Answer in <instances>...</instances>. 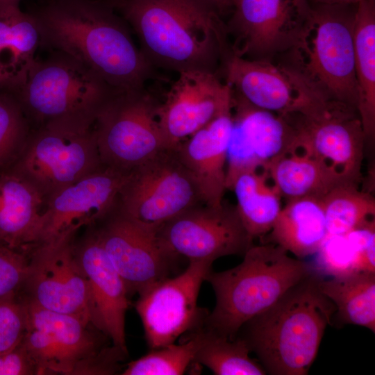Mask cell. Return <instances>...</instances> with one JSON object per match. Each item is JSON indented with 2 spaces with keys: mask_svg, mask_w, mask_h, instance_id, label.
Instances as JSON below:
<instances>
[{
  "mask_svg": "<svg viewBox=\"0 0 375 375\" xmlns=\"http://www.w3.org/2000/svg\"><path fill=\"white\" fill-rule=\"evenodd\" d=\"M232 107L235 112L226 170L228 190L240 174L267 169L274 160L294 149V131L284 116L256 108L233 92Z\"/></svg>",
  "mask_w": 375,
  "mask_h": 375,
  "instance_id": "cell-19",
  "label": "cell"
},
{
  "mask_svg": "<svg viewBox=\"0 0 375 375\" xmlns=\"http://www.w3.org/2000/svg\"><path fill=\"white\" fill-rule=\"evenodd\" d=\"M321 292L335 307L338 321L375 333V273L358 272L319 281Z\"/></svg>",
  "mask_w": 375,
  "mask_h": 375,
  "instance_id": "cell-29",
  "label": "cell"
},
{
  "mask_svg": "<svg viewBox=\"0 0 375 375\" xmlns=\"http://www.w3.org/2000/svg\"><path fill=\"white\" fill-rule=\"evenodd\" d=\"M353 42L357 110L367 140L375 133V0L356 4Z\"/></svg>",
  "mask_w": 375,
  "mask_h": 375,
  "instance_id": "cell-27",
  "label": "cell"
},
{
  "mask_svg": "<svg viewBox=\"0 0 375 375\" xmlns=\"http://www.w3.org/2000/svg\"><path fill=\"white\" fill-rule=\"evenodd\" d=\"M127 351L112 344L81 361L72 375H111L120 369L119 362L124 360Z\"/></svg>",
  "mask_w": 375,
  "mask_h": 375,
  "instance_id": "cell-37",
  "label": "cell"
},
{
  "mask_svg": "<svg viewBox=\"0 0 375 375\" xmlns=\"http://www.w3.org/2000/svg\"><path fill=\"white\" fill-rule=\"evenodd\" d=\"M327 235L322 199L306 197L287 200L264 242L303 258L314 255Z\"/></svg>",
  "mask_w": 375,
  "mask_h": 375,
  "instance_id": "cell-24",
  "label": "cell"
},
{
  "mask_svg": "<svg viewBox=\"0 0 375 375\" xmlns=\"http://www.w3.org/2000/svg\"><path fill=\"white\" fill-rule=\"evenodd\" d=\"M128 174L103 166L53 194L47 200L37 244L74 236L82 226L105 219L117 208Z\"/></svg>",
  "mask_w": 375,
  "mask_h": 375,
  "instance_id": "cell-20",
  "label": "cell"
},
{
  "mask_svg": "<svg viewBox=\"0 0 375 375\" xmlns=\"http://www.w3.org/2000/svg\"><path fill=\"white\" fill-rule=\"evenodd\" d=\"M158 235L172 253L188 262L243 256L253 244L235 206L224 203L193 206L164 224Z\"/></svg>",
  "mask_w": 375,
  "mask_h": 375,
  "instance_id": "cell-14",
  "label": "cell"
},
{
  "mask_svg": "<svg viewBox=\"0 0 375 375\" xmlns=\"http://www.w3.org/2000/svg\"><path fill=\"white\" fill-rule=\"evenodd\" d=\"M266 170L281 197L287 200L322 199L337 186L353 183L326 162L299 149L277 158Z\"/></svg>",
  "mask_w": 375,
  "mask_h": 375,
  "instance_id": "cell-26",
  "label": "cell"
},
{
  "mask_svg": "<svg viewBox=\"0 0 375 375\" xmlns=\"http://www.w3.org/2000/svg\"><path fill=\"white\" fill-rule=\"evenodd\" d=\"M356 4H315L285 62L327 101L357 109L353 28Z\"/></svg>",
  "mask_w": 375,
  "mask_h": 375,
  "instance_id": "cell-5",
  "label": "cell"
},
{
  "mask_svg": "<svg viewBox=\"0 0 375 375\" xmlns=\"http://www.w3.org/2000/svg\"><path fill=\"white\" fill-rule=\"evenodd\" d=\"M284 117L294 131V149L318 158L360 184L366 137L356 108L328 101L308 113Z\"/></svg>",
  "mask_w": 375,
  "mask_h": 375,
  "instance_id": "cell-12",
  "label": "cell"
},
{
  "mask_svg": "<svg viewBox=\"0 0 375 375\" xmlns=\"http://www.w3.org/2000/svg\"><path fill=\"white\" fill-rule=\"evenodd\" d=\"M40 34L32 13L19 6L0 10V88L17 89L36 61Z\"/></svg>",
  "mask_w": 375,
  "mask_h": 375,
  "instance_id": "cell-25",
  "label": "cell"
},
{
  "mask_svg": "<svg viewBox=\"0 0 375 375\" xmlns=\"http://www.w3.org/2000/svg\"><path fill=\"white\" fill-rule=\"evenodd\" d=\"M180 344H169L127 363L122 375H181L193 363L199 345L194 332L185 334Z\"/></svg>",
  "mask_w": 375,
  "mask_h": 375,
  "instance_id": "cell-32",
  "label": "cell"
},
{
  "mask_svg": "<svg viewBox=\"0 0 375 375\" xmlns=\"http://www.w3.org/2000/svg\"><path fill=\"white\" fill-rule=\"evenodd\" d=\"M344 235L358 253L361 270L375 273V219Z\"/></svg>",
  "mask_w": 375,
  "mask_h": 375,
  "instance_id": "cell-38",
  "label": "cell"
},
{
  "mask_svg": "<svg viewBox=\"0 0 375 375\" xmlns=\"http://www.w3.org/2000/svg\"><path fill=\"white\" fill-rule=\"evenodd\" d=\"M232 128L231 108L175 149L194 180L203 203L210 206L219 207L224 203L227 152Z\"/></svg>",
  "mask_w": 375,
  "mask_h": 375,
  "instance_id": "cell-22",
  "label": "cell"
},
{
  "mask_svg": "<svg viewBox=\"0 0 375 375\" xmlns=\"http://www.w3.org/2000/svg\"><path fill=\"white\" fill-rule=\"evenodd\" d=\"M309 0H238L226 25L232 53L267 59L294 43L308 17Z\"/></svg>",
  "mask_w": 375,
  "mask_h": 375,
  "instance_id": "cell-13",
  "label": "cell"
},
{
  "mask_svg": "<svg viewBox=\"0 0 375 375\" xmlns=\"http://www.w3.org/2000/svg\"><path fill=\"white\" fill-rule=\"evenodd\" d=\"M32 14L41 46L72 57L117 91L144 88L153 74L108 0H48Z\"/></svg>",
  "mask_w": 375,
  "mask_h": 375,
  "instance_id": "cell-1",
  "label": "cell"
},
{
  "mask_svg": "<svg viewBox=\"0 0 375 375\" xmlns=\"http://www.w3.org/2000/svg\"><path fill=\"white\" fill-rule=\"evenodd\" d=\"M116 91L78 61L56 51L45 60H36L23 83L10 92L30 124L39 126L62 119L94 122Z\"/></svg>",
  "mask_w": 375,
  "mask_h": 375,
  "instance_id": "cell-6",
  "label": "cell"
},
{
  "mask_svg": "<svg viewBox=\"0 0 375 375\" xmlns=\"http://www.w3.org/2000/svg\"><path fill=\"white\" fill-rule=\"evenodd\" d=\"M241 263L206 277L215 305L203 326L234 339L251 318L275 303L285 292L314 272L310 263L294 258L273 243L253 244Z\"/></svg>",
  "mask_w": 375,
  "mask_h": 375,
  "instance_id": "cell-4",
  "label": "cell"
},
{
  "mask_svg": "<svg viewBox=\"0 0 375 375\" xmlns=\"http://www.w3.org/2000/svg\"><path fill=\"white\" fill-rule=\"evenodd\" d=\"M86 279L90 324L112 344L127 351L125 316L129 305L126 285L101 245L95 232L74 246Z\"/></svg>",
  "mask_w": 375,
  "mask_h": 375,
  "instance_id": "cell-21",
  "label": "cell"
},
{
  "mask_svg": "<svg viewBox=\"0 0 375 375\" xmlns=\"http://www.w3.org/2000/svg\"><path fill=\"white\" fill-rule=\"evenodd\" d=\"M311 264L317 275L331 277L347 275L361 270L359 257L344 235H327Z\"/></svg>",
  "mask_w": 375,
  "mask_h": 375,
  "instance_id": "cell-34",
  "label": "cell"
},
{
  "mask_svg": "<svg viewBox=\"0 0 375 375\" xmlns=\"http://www.w3.org/2000/svg\"><path fill=\"white\" fill-rule=\"evenodd\" d=\"M102 222L94 232L129 297L172 276L180 258L166 247L158 228L132 219L117 206Z\"/></svg>",
  "mask_w": 375,
  "mask_h": 375,
  "instance_id": "cell-11",
  "label": "cell"
},
{
  "mask_svg": "<svg viewBox=\"0 0 375 375\" xmlns=\"http://www.w3.org/2000/svg\"><path fill=\"white\" fill-rule=\"evenodd\" d=\"M236 197L239 217L253 241L271 231L281 208V196L266 169L247 171L234 180L231 188Z\"/></svg>",
  "mask_w": 375,
  "mask_h": 375,
  "instance_id": "cell-28",
  "label": "cell"
},
{
  "mask_svg": "<svg viewBox=\"0 0 375 375\" xmlns=\"http://www.w3.org/2000/svg\"><path fill=\"white\" fill-rule=\"evenodd\" d=\"M26 311L17 296L0 299V352L17 344L26 329Z\"/></svg>",
  "mask_w": 375,
  "mask_h": 375,
  "instance_id": "cell-36",
  "label": "cell"
},
{
  "mask_svg": "<svg viewBox=\"0 0 375 375\" xmlns=\"http://www.w3.org/2000/svg\"><path fill=\"white\" fill-rule=\"evenodd\" d=\"M159 103L144 88L116 91L94 121L102 164L129 173L168 149L160 126Z\"/></svg>",
  "mask_w": 375,
  "mask_h": 375,
  "instance_id": "cell-8",
  "label": "cell"
},
{
  "mask_svg": "<svg viewBox=\"0 0 375 375\" xmlns=\"http://www.w3.org/2000/svg\"><path fill=\"white\" fill-rule=\"evenodd\" d=\"M30 124L15 95L0 88V172L10 168L21 154Z\"/></svg>",
  "mask_w": 375,
  "mask_h": 375,
  "instance_id": "cell-33",
  "label": "cell"
},
{
  "mask_svg": "<svg viewBox=\"0 0 375 375\" xmlns=\"http://www.w3.org/2000/svg\"><path fill=\"white\" fill-rule=\"evenodd\" d=\"M73 238L62 237L33 247L22 289L24 298L38 306L90 324L87 282L75 256Z\"/></svg>",
  "mask_w": 375,
  "mask_h": 375,
  "instance_id": "cell-15",
  "label": "cell"
},
{
  "mask_svg": "<svg viewBox=\"0 0 375 375\" xmlns=\"http://www.w3.org/2000/svg\"><path fill=\"white\" fill-rule=\"evenodd\" d=\"M199 338V345L193 362L206 367L216 375H265L261 364L249 356L246 341L217 334L204 326L193 331Z\"/></svg>",
  "mask_w": 375,
  "mask_h": 375,
  "instance_id": "cell-30",
  "label": "cell"
},
{
  "mask_svg": "<svg viewBox=\"0 0 375 375\" xmlns=\"http://www.w3.org/2000/svg\"><path fill=\"white\" fill-rule=\"evenodd\" d=\"M321 277L313 272L238 333L267 374H308L335 312L334 304L319 290Z\"/></svg>",
  "mask_w": 375,
  "mask_h": 375,
  "instance_id": "cell-3",
  "label": "cell"
},
{
  "mask_svg": "<svg viewBox=\"0 0 375 375\" xmlns=\"http://www.w3.org/2000/svg\"><path fill=\"white\" fill-rule=\"evenodd\" d=\"M21 0H0V10L10 6H19Z\"/></svg>",
  "mask_w": 375,
  "mask_h": 375,
  "instance_id": "cell-42",
  "label": "cell"
},
{
  "mask_svg": "<svg viewBox=\"0 0 375 375\" xmlns=\"http://www.w3.org/2000/svg\"><path fill=\"white\" fill-rule=\"evenodd\" d=\"M22 299L28 326L24 342L44 374L72 375L81 361L106 346L103 337L107 336L92 330V324Z\"/></svg>",
  "mask_w": 375,
  "mask_h": 375,
  "instance_id": "cell-17",
  "label": "cell"
},
{
  "mask_svg": "<svg viewBox=\"0 0 375 375\" xmlns=\"http://www.w3.org/2000/svg\"><path fill=\"white\" fill-rule=\"evenodd\" d=\"M46 199L25 178L6 169L0 172V242L24 251L40 238Z\"/></svg>",
  "mask_w": 375,
  "mask_h": 375,
  "instance_id": "cell-23",
  "label": "cell"
},
{
  "mask_svg": "<svg viewBox=\"0 0 375 375\" xmlns=\"http://www.w3.org/2000/svg\"><path fill=\"white\" fill-rule=\"evenodd\" d=\"M0 375H40L39 368L22 340L0 352Z\"/></svg>",
  "mask_w": 375,
  "mask_h": 375,
  "instance_id": "cell-39",
  "label": "cell"
},
{
  "mask_svg": "<svg viewBox=\"0 0 375 375\" xmlns=\"http://www.w3.org/2000/svg\"><path fill=\"white\" fill-rule=\"evenodd\" d=\"M223 73L236 95L280 115L306 114L328 101L290 67L272 60L248 59L232 53Z\"/></svg>",
  "mask_w": 375,
  "mask_h": 375,
  "instance_id": "cell-16",
  "label": "cell"
},
{
  "mask_svg": "<svg viewBox=\"0 0 375 375\" xmlns=\"http://www.w3.org/2000/svg\"><path fill=\"white\" fill-rule=\"evenodd\" d=\"M209 260L189 261L180 274L156 283L135 303L150 349L174 343L203 326L208 313L197 306L202 283L212 269Z\"/></svg>",
  "mask_w": 375,
  "mask_h": 375,
  "instance_id": "cell-10",
  "label": "cell"
},
{
  "mask_svg": "<svg viewBox=\"0 0 375 375\" xmlns=\"http://www.w3.org/2000/svg\"><path fill=\"white\" fill-rule=\"evenodd\" d=\"M233 92L219 75L199 70L178 73L158 117L168 149H175L199 129L232 108Z\"/></svg>",
  "mask_w": 375,
  "mask_h": 375,
  "instance_id": "cell-18",
  "label": "cell"
},
{
  "mask_svg": "<svg viewBox=\"0 0 375 375\" xmlns=\"http://www.w3.org/2000/svg\"><path fill=\"white\" fill-rule=\"evenodd\" d=\"M312 1L315 4H356L359 0H309Z\"/></svg>",
  "mask_w": 375,
  "mask_h": 375,
  "instance_id": "cell-41",
  "label": "cell"
},
{
  "mask_svg": "<svg viewBox=\"0 0 375 375\" xmlns=\"http://www.w3.org/2000/svg\"><path fill=\"white\" fill-rule=\"evenodd\" d=\"M222 16L231 13L238 0H210Z\"/></svg>",
  "mask_w": 375,
  "mask_h": 375,
  "instance_id": "cell-40",
  "label": "cell"
},
{
  "mask_svg": "<svg viewBox=\"0 0 375 375\" xmlns=\"http://www.w3.org/2000/svg\"><path fill=\"white\" fill-rule=\"evenodd\" d=\"M322 199L328 235H344L375 219V199L359 184H341Z\"/></svg>",
  "mask_w": 375,
  "mask_h": 375,
  "instance_id": "cell-31",
  "label": "cell"
},
{
  "mask_svg": "<svg viewBox=\"0 0 375 375\" xmlns=\"http://www.w3.org/2000/svg\"><path fill=\"white\" fill-rule=\"evenodd\" d=\"M138 37L153 67L219 74L232 53L226 25L210 0H108Z\"/></svg>",
  "mask_w": 375,
  "mask_h": 375,
  "instance_id": "cell-2",
  "label": "cell"
},
{
  "mask_svg": "<svg viewBox=\"0 0 375 375\" xmlns=\"http://www.w3.org/2000/svg\"><path fill=\"white\" fill-rule=\"evenodd\" d=\"M28 268L26 253L0 242V299L19 294L24 284Z\"/></svg>",
  "mask_w": 375,
  "mask_h": 375,
  "instance_id": "cell-35",
  "label": "cell"
},
{
  "mask_svg": "<svg viewBox=\"0 0 375 375\" xmlns=\"http://www.w3.org/2000/svg\"><path fill=\"white\" fill-rule=\"evenodd\" d=\"M94 122L62 119L31 133L17 160L8 169L28 181L47 200L103 166Z\"/></svg>",
  "mask_w": 375,
  "mask_h": 375,
  "instance_id": "cell-7",
  "label": "cell"
},
{
  "mask_svg": "<svg viewBox=\"0 0 375 375\" xmlns=\"http://www.w3.org/2000/svg\"><path fill=\"white\" fill-rule=\"evenodd\" d=\"M204 203L191 174L175 149H165L129 172L117 208L159 229L186 210Z\"/></svg>",
  "mask_w": 375,
  "mask_h": 375,
  "instance_id": "cell-9",
  "label": "cell"
}]
</instances>
